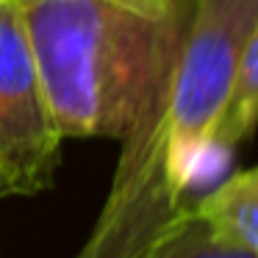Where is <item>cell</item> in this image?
<instances>
[{"label":"cell","instance_id":"ba28073f","mask_svg":"<svg viewBox=\"0 0 258 258\" xmlns=\"http://www.w3.org/2000/svg\"><path fill=\"white\" fill-rule=\"evenodd\" d=\"M0 3H6V0H0Z\"/></svg>","mask_w":258,"mask_h":258},{"label":"cell","instance_id":"6da1fadb","mask_svg":"<svg viewBox=\"0 0 258 258\" xmlns=\"http://www.w3.org/2000/svg\"><path fill=\"white\" fill-rule=\"evenodd\" d=\"M61 139H125L172 73L195 0L150 14L111 0H17Z\"/></svg>","mask_w":258,"mask_h":258},{"label":"cell","instance_id":"7a4b0ae2","mask_svg":"<svg viewBox=\"0 0 258 258\" xmlns=\"http://www.w3.org/2000/svg\"><path fill=\"white\" fill-rule=\"evenodd\" d=\"M255 23L258 0H195L164 106L169 183L183 203L206 161L214 158V131Z\"/></svg>","mask_w":258,"mask_h":258},{"label":"cell","instance_id":"52a82bcc","mask_svg":"<svg viewBox=\"0 0 258 258\" xmlns=\"http://www.w3.org/2000/svg\"><path fill=\"white\" fill-rule=\"evenodd\" d=\"M111 3H119V6H128V9H139V12H150V14H161V12H169L178 0H111Z\"/></svg>","mask_w":258,"mask_h":258},{"label":"cell","instance_id":"5b68a950","mask_svg":"<svg viewBox=\"0 0 258 258\" xmlns=\"http://www.w3.org/2000/svg\"><path fill=\"white\" fill-rule=\"evenodd\" d=\"M195 208L258 258V167L225 178Z\"/></svg>","mask_w":258,"mask_h":258},{"label":"cell","instance_id":"8992f818","mask_svg":"<svg viewBox=\"0 0 258 258\" xmlns=\"http://www.w3.org/2000/svg\"><path fill=\"white\" fill-rule=\"evenodd\" d=\"M258 125V23L247 39L239 58V70L233 78L228 106L222 111L217 131H214L211 153L214 158H222L219 153H233L236 145L247 139Z\"/></svg>","mask_w":258,"mask_h":258},{"label":"cell","instance_id":"277c9868","mask_svg":"<svg viewBox=\"0 0 258 258\" xmlns=\"http://www.w3.org/2000/svg\"><path fill=\"white\" fill-rule=\"evenodd\" d=\"M125 258H255L250 250L225 236L195 203L180 208L167 225Z\"/></svg>","mask_w":258,"mask_h":258},{"label":"cell","instance_id":"3957f363","mask_svg":"<svg viewBox=\"0 0 258 258\" xmlns=\"http://www.w3.org/2000/svg\"><path fill=\"white\" fill-rule=\"evenodd\" d=\"M61 134L47 106L17 0L0 3V197L53 186Z\"/></svg>","mask_w":258,"mask_h":258}]
</instances>
